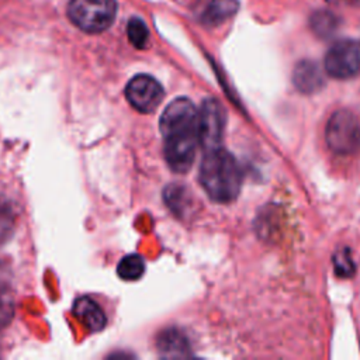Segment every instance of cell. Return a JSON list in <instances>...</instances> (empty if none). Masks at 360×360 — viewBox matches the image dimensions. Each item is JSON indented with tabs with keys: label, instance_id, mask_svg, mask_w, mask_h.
<instances>
[{
	"label": "cell",
	"instance_id": "18",
	"mask_svg": "<svg viewBox=\"0 0 360 360\" xmlns=\"http://www.w3.org/2000/svg\"><path fill=\"white\" fill-rule=\"evenodd\" d=\"M330 4H343V3H350L352 0H326Z\"/></svg>",
	"mask_w": 360,
	"mask_h": 360
},
{
	"label": "cell",
	"instance_id": "7",
	"mask_svg": "<svg viewBox=\"0 0 360 360\" xmlns=\"http://www.w3.org/2000/svg\"><path fill=\"white\" fill-rule=\"evenodd\" d=\"M224 122V110L219 103L212 98L205 100L198 111L200 145L204 148V150H211L221 146Z\"/></svg>",
	"mask_w": 360,
	"mask_h": 360
},
{
	"label": "cell",
	"instance_id": "11",
	"mask_svg": "<svg viewBox=\"0 0 360 360\" xmlns=\"http://www.w3.org/2000/svg\"><path fill=\"white\" fill-rule=\"evenodd\" d=\"M239 8L238 0H211L202 10L201 22L215 27L231 18Z\"/></svg>",
	"mask_w": 360,
	"mask_h": 360
},
{
	"label": "cell",
	"instance_id": "8",
	"mask_svg": "<svg viewBox=\"0 0 360 360\" xmlns=\"http://www.w3.org/2000/svg\"><path fill=\"white\" fill-rule=\"evenodd\" d=\"M75 316L91 332L101 330L105 326L107 318L101 307L90 297H80L73 305Z\"/></svg>",
	"mask_w": 360,
	"mask_h": 360
},
{
	"label": "cell",
	"instance_id": "16",
	"mask_svg": "<svg viewBox=\"0 0 360 360\" xmlns=\"http://www.w3.org/2000/svg\"><path fill=\"white\" fill-rule=\"evenodd\" d=\"M333 262H335L336 273L340 277H349L353 273V270H354V264H353V260L350 257V252L347 249L339 250L336 253Z\"/></svg>",
	"mask_w": 360,
	"mask_h": 360
},
{
	"label": "cell",
	"instance_id": "17",
	"mask_svg": "<svg viewBox=\"0 0 360 360\" xmlns=\"http://www.w3.org/2000/svg\"><path fill=\"white\" fill-rule=\"evenodd\" d=\"M13 315L11 301L7 298L6 292L0 291V328L6 326Z\"/></svg>",
	"mask_w": 360,
	"mask_h": 360
},
{
	"label": "cell",
	"instance_id": "15",
	"mask_svg": "<svg viewBox=\"0 0 360 360\" xmlns=\"http://www.w3.org/2000/svg\"><path fill=\"white\" fill-rule=\"evenodd\" d=\"M127 34H128V39L131 41V44L135 48H145L146 46L148 39H149V31H148L146 24L141 18L134 17L128 21Z\"/></svg>",
	"mask_w": 360,
	"mask_h": 360
},
{
	"label": "cell",
	"instance_id": "12",
	"mask_svg": "<svg viewBox=\"0 0 360 360\" xmlns=\"http://www.w3.org/2000/svg\"><path fill=\"white\" fill-rule=\"evenodd\" d=\"M145 271V262L139 255H127L117 266V273L122 280H138Z\"/></svg>",
	"mask_w": 360,
	"mask_h": 360
},
{
	"label": "cell",
	"instance_id": "3",
	"mask_svg": "<svg viewBox=\"0 0 360 360\" xmlns=\"http://www.w3.org/2000/svg\"><path fill=\"white\" fill-rule=\"evenodd\" d=\"M117 14L115 0H70L68 15L82 31L96 34L107 30Z\"/></svg>",
	"mask_w": 360,
	"mask_h": 360
},
{
	"label": "cell",
	"instance_id": "5",
	"mask_svg": "<svg viewBox=\"0 0 360 360\" xmlns=\"http://www.w3.org/2000/svg\"><path fill=\"white\" fill-rule=\"evenodd\" d=\"M325 70L336 79H352L360 75V44L352 39L333 44L325 55Z\"/></svg>",
	"mask_w": 360,
	"mask_h": 360
},
{
	"label": "cell",
	"instance_id": "14",
	"mask_svg": "<svg viewBox=\"0 0 360 360\" xmlns=\"http://www.w3.org/2000/svg\"><path fill=\"white\" fill-rule=\"evenodd\" d=\"M15 228V211L4 197L0 195V242L11 236Z\"/></svg>",
	"mask_w": 360,
	"mask_h": 360
},
{
	"label": "cell",
	"instance_id": "6",
	"mask_svg": "<svg viewBox=\"0 0 360 360\" xmlns=\"http://www.w3.org/2000/svg\"><path fill=\"white\" fill-rule=\"evenodd\" d=\"M163 94L165 93L160 83L149 75H136L125 87L128 103L141 112H152L156 110L163 98Z\"/></svg>",
	"mask_w": 360,
	"mask_h": 360
},
{
	"label": "cell",
	"instance_id": "1",
	"mask_svg": "<svg viewBox=\"0 0 360 360\" xmlns=\"http://www.w3.org/2000/svg\"><path fill=\"white\" fill-rule=\"evenodd\" d=\"M160 131L167 165L176 173H186L200 145L198 110L188 98L173 100L160 117Z\"/></svg>",
	"mask_w": 360,
	"mask_h": 360
},
{
	"label": "cell",
	"instance_id": "13",
	"mask_svg": "<svg viewBox=\"0 0 360 360\" xmlns=\"http://www.w3.org/2000/svg\"><path fill=\"white\" fill-rule=\"evenodd\" d=\"M311 27L315 34L319 37H329L335 32L338 27V18L333 13L321 10L312 14L311 17Z\"/></svg>",
	"mask_w": 360,
	"mask_h": 360
},
{
	"label": "cell",
	"instance_id": "10",
	"mask_svg": "<svg viewBox=\"0 0 360 360\" xmlns=\"http://www.w3.org/2000/svg\"><path fill=\"white\" fill-rule=\"evenodd\" d=\"M158 350L162 357H186L190 354L187 338L176 328L166 329L160 333Z\"/></svg>",
	"mask_w": 360,
	"mask_h": 360
},
{
	"label": "cell",
	"instance_id": "2",
	"mask_svg": "<svg viewBox=\"0 0 360 360\" xmlns=\"http://www.w3.org/2000/svg\"><path fill=\"white\" fill-rule=\"evenodd\" d=\"M200 183L217 202L233 201L242 186V172L236 159L225 149L205 150L200 165Z\"/></svg>",
	"mask_w": 360,
	"mask_h": 360
},
{
	"label": "cell",
	"instance_id": "9",
	"mask_svg": "<svg viewBox=\"0 0 360 360\" xmlns=\"http://www.w3.org/2000/svg\"><path fill=\"white\" fill-rule=\"evenodd\" d=\"M292 82L302 93H314L323 86V76L316 63L301 60L294 69Z\"/></svg>",
	"mask_w": 360,
	"mask_h": 360
},
{
	"label": "cell",
	"instance_id": "4",
	"mask_svg": "<svg viewBox=\"0 0 360 360\" xmlns=\"http://www.w3.org/2000/svg\"><path fill=\"white\" fill-rule=\"evenodd\" d=\"M325 136L328 146L335 153H353L360 146V121L353 112L347 110H339L329 118Z\"/></svg>",
	"mask_w": 360,
	"mask_h": 360
},
{
	"label": "cell",
	"instance_id": "19",
	"mask_svg": "<svg viewBox=\"0 0 360 360\" xmlns=\"http://www.w3.org/2000/svg\"><path fill=\"white\" fill-rule=\"evenodd\" d=\"M176 1H179V3H183V4H187L188 1H191V0H176Z\"/></svg>",
	"mask_w": 360,
	"mask_h": 360
}]
</instances>
